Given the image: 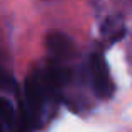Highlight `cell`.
Segmentation results:
<instances>
[{
  "label": "cell",
  "mask_w": 132,
  "mask_h": 132,
  "mask_svg": "<svg viewBox=\"0 0 132 132\" xmlns=\"http://www.w3.org/2000/svg\"><path fill=\"white\" fill-rule=\"evenodd\" d=\"M47 87L42 79L40 72L32 74L25 80V122L29 127H34L40 116V110L44 107L45 97H47Z\"/></svg>",
  "instance_id": "1"
},
{
  "label": "cell",
  "mask_w": 132,
  "mask_h": 132,
  "mask_svg": "<svg viewBox=\"0 0 132 132\" xmlns=\"http://www.w3.org/2000/svg\"><path fill=\"white\" fill-rule=\"evenodd\" d=\"M90 79H92V87L97 97L100 99H109L114 92V84L110 79L109 69L105 65V60L100 54L90 55Z\"/></svg>",
  "instance_id": "2"
},
{
  "label": "cell",
  "mask_w": 132,
  "mask_h": 132,
  "mask_svg": "<svg viewBox=\"0 0 132 132\" xmlns=\"http://www.w3.org/2000/svg\"><path fill=\"white\" fill-rule=\"evenodd\" d=\"M48 48H50V52L54 55H57V57H67L72 52V44L67 37L60 35V34H54V35H50V39H48Z\"/></svg>",
  "instance_id": "3"
},
{
  "label": "cell",
  "mask_w": 132,
  "mask_h": 132,
  "mask_svg": "<svg viewBox=\"0 0 132 132\" xmlns=\"http://www.w3.org/2000/svg\"><path fill=\"white\" fill-rule=\"evenodd\" d=\"M10 122H12V105L7 99L0 97V132H5Z\"/></svg>",
  "instance_id": "4"
},
{
  "label": "cell",
  "mask_w": 132,
  "mask_h": 132,
  "mask_svg": "<svg viewBox=\"0 0 132 132\" xmlns=\"http://www.w3.org/2000/svg\"><path fill=\"white\" fill-rule=\"evenodd\" d=\"M10 84H12V80H10V77L5 74V70H3L2 67H0V89H5V87H10Z\"/></svg>",
  "instance_id": "5"
}]
</instances>
